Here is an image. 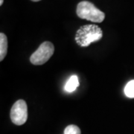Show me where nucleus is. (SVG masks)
<instances>
[{
  "mask_svg": "<svg viewBox=\"0 0 134 134\" xmlns=\"http://www.w3.org/2000/svg\"><path fill=\"white\" fill-rule=\"evenodd\" d=\"M3 2H4V0H0V5H2Z\"/></svg>",
  "mask_w": 134,
  "mask_h": 134,
  "instance_id": "nucleus-9",
  "label": "nucleus"
},
{
  "mask_svg": "<svg viewBox=\"0 0 134 134\" xmlns=\"http://www.w3.org/2000/svg\"><path fill=\"white\" fill-rule=\"evenodd\" d=\"M78 86H79L78 77L76 75H73L69 79V81H67L66 85L64 86V89L68 92H72L75 91Z\"/></svg>",
  "mask_w": 134,
  "mask_h": 134,
  "instance_id": "nucleus-6",
  "label": "nucleus"
},
{
  "mask_svg": "<svg viewBox=\"0 0 134 134\" xmlns=\"http://www.w3.org/2000/svg\"><path fill=\"white\" fill-rule=\"evenodd\" d=\"M32 2H39V1H41V0H31Z\"/></svg>",
  "mask_w": 134,
  "mask_h": 134,
  "instance_id": "nucleus-10",
  "label": "nucleus"
},
{
  "mask_svg": "<svg viewBox=\"0 0 134 134\" xmlns=\"http://www.w3.org/2000/svg\"><path fill=\"white\" fill-rule=\"evenodd\" d=\"M63 134H81V132L77 126L75 125H70L65 128Z\"/></svg>",
  "mask_w": 134,
  "mask_h": 134,
  "instance_id": "nucleus-8",
  "label": "nucleus"
},
{
  "mask_svg": "<svg viewBox=\"0 0 134 134\" xmlns=\"http://www.w3.org/2000/svg\"><path fill=\"white\" fill-rule=\"evenodd\" d=\"M125 94L127 97L133 98H134V80L129 81L125 87Z\"/></svg>",
  "mask_w": 134,
  "mask_h": 134,
  "instance_id": "nucleus-7",
  "label": "nucleus"
},
{
  "mask_svg": "<svg viewBox=\"0 0 134 134\" xmlns=\"http://www.w3.org/2000/svg\"><path fill=\"white\" fill-rule=\"evenodd\" d=\"M8 52V39L5 34H0V61H2Z\"/></svg>",
  "mask_w": 134,
  "mask_h": 134,
  "instance_id": "nucleus-5",
  "label": "nucleus"
},
{
  "mask_svg": "<svg viewBox=\"0 0 134 134\" xmlns=\"http://www.w3.org/2000/svg\"><path fill=\"white\" fill-rule=\"evenodd\" d=\"M103 37L102 30L97 25H85L77 31L75 40L81 47H86L90 44L100 40Z\"/></svg>",
  "mask_w": 134,
  "mask_h": 134,
  "instance_id": "nucleus-1",
  "label": "nucleus"
},
{
  "mask_svg": "<svg viewBox=\"0 0 134 134\" xmlns=\"http://www.w3.org/2000/svg\"><path fill=\"white\" fill-rule=\"evenodd\" d=\"M76 13L79 18L97 23H102L105 18L104 13L88 1H82L77 5Z\"/></svg>",
  "mask_w": 134,
  "mask_h": 134,
  "instance_id": "nucleus-2",
  "label": "nucleus"
},
{
  "mask_svg": "<svg viewBox=\"0 0 134 134\" xmlns=\"http://www.w3.org/2000/svg\"><path fill=\"white\" fill-rule=\"evenodd\" d=\"M54 52V46L52 43L48 41L44 42L39 46L37 50L31 54L30 61L32 64L36 66L43 65L51 58Z\"/></svg>",
  "mask_w": 134,
  "mask_h": 134,
  "instance_id": "nucleus-3",
  "label": "nucleus"
},
{
  "mask_svg": "<svg viewBox=\"0 0 134 134\" xmlns=\"http://www.w3.org/2000/svg\"><path fill=\"white\" fill-rule=\"evenodd\" d=\"M10 119L16 125H23L28 119V107L24 100H16L10 110Z\"/></svg>",
  "mask_w": 134,
  "mask_h": 134,
  "instance_id": "nucleus-4",
  "label": "nucleus"
}]
</instances>
